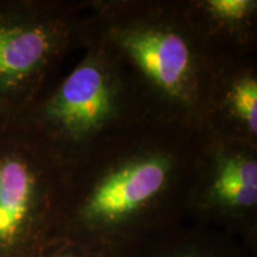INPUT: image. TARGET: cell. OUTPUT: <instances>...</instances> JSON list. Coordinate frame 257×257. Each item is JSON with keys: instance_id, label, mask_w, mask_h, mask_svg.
<instances>
[{"instance_id": "6da1fadb", "label": "cell", "mask_w": 257, "mask_h": 257, "mask_svg": "<svg viewBox=\"0 0 257 257\" xmlns=\"http://www.w3.org/2000/svg\"><path fill=\"white\" fill-rule=\"evenodd\" d=\"M44 136L19 112L0 114V257H41L59 213Z\"/></svg>"}, {"instance_id": "7a4b0ae2", "label": "cell", "mask_w": 257, "mask_h": 257, "mask_svg": "<svg viewBox=\"0 0 257 257\" xmlns=\"http://www.w3.org/2000/svg\"><path fill=\"white\" fill-rule=\"evenodd\" d=\"M61 42L46 8L0 3V113L27 108Z\"/></svg>"}, {"instance_id": "3957f363", "label": "cell", "mask_w": 257, "mask_h": 257, "mask_svg": "<svg viewBox=\"0 0 257 257\" xmlns=\"http://www.w3.org/2000/svg\"><path fill=\"white\" fill-rule=\"evenodd\" d=\"M112 104V89L105 73L95 64L83 63L46 102L19 112L43 135L53 131L82 135L107 119Z\"/></svg>"}, {"instance_id": "277c9868", "label": "cell", "mask_w": 257, "mask_h": 257, "mask_svg": "<svg viewBox=\"0 0 257 257\" xmlns=\"http://www.w3.org/2000/svg\"><path fill=\"white\" fill-rule=\"evenodd\" d=\"M121 44L144 74L169 94H179L191 74V50L180 35L155 28L128 30Z\"/></svg>"}, {"instance_id": "5b68a950", "label": "cell", "mask_w": 257, "mask_h": 257, "mask_svg": "<svg viewBox=\"0 0 257 257\" xmlns=\"http://www.w3.org/2000/svg\"><path fill=\"white\" fill-rule=\"evenodd\" d=\"M257 202V165L246 157L225 162L212 189L206 211L232 223H245Z\"/></svg>"}, {"instance_id": "8992f818", "label": "cell", "mask_w": 257, "mask_h": 257, "mask_svg": "<svg viewBox=\"0 0 257 257\" xmlns=\"http://www.w3.org/2000/svg\"><path fill=\"white\" fill-rule=\"evenodd\" d=\"M126 257H240L226 245L204 237L146 240Z\"/></svg>"}, {"instance_id": "52a82bcc", "label": "cell", "mask_w": 257, "mask_h": 257, "mask_svg": "<svg viewBox=\"0 0 257 257\" xmlns=\"http://www.w3.org/2000/svg\"><path fill=\"white\" fill-rule=\"evenodd\" d=\"M233 108L252 135L257 133V83L253 79L237 82L232 92Z\"/></svg>"}, {"instance_id": "ba28073f", "label": "cell", "mask_w": 257, "mask_h": 257, "mask_svg": "<svg viewBox=\"0 0 257 257\" xmlns=\"http://www.w3.org/2000/svg\"><path fill=\"white\" fill-rule=\"evenodd\" d=\"M208 8L217 17L237 21L248 14L252 8V3L248 0H212L208 3Z\"/></svg>"}, {"instance_id": "9c48e42d", "label": "cell", "mask_w": 257, "mask_h": 257, "mask_svg": "<svg viewBox=\"0 0 257 257\" xmlns=\"http://www.w3.org/2000/svg\"><path fill=\"white\" fill-rule=\"evenodd\" d=\"M48 257H110L104 253L94 251L80 244L61 240L54 246Z\"/></svg>"}, {"instance_id": "30bf717a", "label": "cell", "mask_w": 257, "mask_h": 257, "mask_svg": "<svg viewBox=\"0 0 257 257\" xmlns=\"http://www.w3.org/2000/svg\"><path fill=\"white\" fill-rule=\"evenodd\" d=\"M57 244V243H56ZM56 244H55V245H56ZM55 245H54V246H55ZM54 246H53V248H51L50 250H49V251H48V252H46V253H44V255H42L41 257H48V256H49V253L51 252V250H53L54 249Z\"/></svg>"}]
</instances>
